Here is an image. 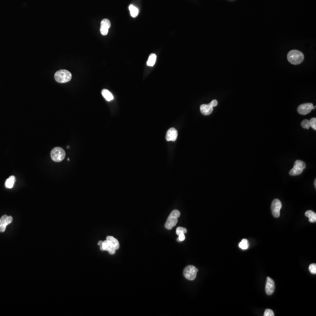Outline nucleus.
Segmentation results:
<instances>
[{
    "label": "nucleus",
    "instance_id": "obj_1",
    "mask_svg": "<svg viewBox=\"0 0 316 316\" xmlns=\"http://www.w3.org/2000/svg\"><path fill=\"white\" fill-rule=\"evenodd\" d=\"M287 60L292 64H299L304 60V55L297 50H292L287 54Z\"/></svg>",
    "mask_w": 316,
    "mask_h": 316
},
{
    "label": "nucleus",
    "instance_id": "obj_2",
    "mask_svg": "<svg viewBox=\"0 0 316 316\" xmlns=\"http://www.w3.org/2000/svg\"><path fill=\"white\" fill-rule=\"evenodd\" d=\"M72 78V74L67 70H60L54 74V78L57 82L65 83L69 82Z\"/></svg>",
    "mask_w": 316,
    "mask_h": 316
},
{
    "label": "nucleus",
    "instance_id": "obj_3",
    "mask_svg": "<svg viewBox=\"0 0 316 316\" xmlns=\"http://www.w3.org/2000/svg\"><path fill=\"white\" fill-rule=\"evenodd\" d=\"M51 158L56 162H60L63 161L66 156L65 151L60 147H56L51 151Z\"/></svg>",
    "mask_w": 316,
    "mask_h": 316
},
{
    "label": "nucleus",
    "instance_id": "obj_4",
    "mask_svg": "<svg viewBox=\"0 0 316 316\" xmlns=\"http://www.w3.org/2000/svg\"><path fill=\"white\" fill-rule=\"evenodd\" d=\"M306 168V164L303 161L297 160L295 161L293 167L289 172V174L291 176H297L302 174L303 170Z\"/></svg>",
    "mask_w": 316,
    "mask_h": 316
},
{
    "label": "nucleus",
    "instance_id": "obj_5",
    "mask_svg": "<svg viewBox=\"0 0 316 316\" xmlns=\"http://www.w3.org/2000/svg\"><path fill=\"white\" fill-rule=\"evenodd\" d=\"M197 272L198 269L196 267L192 265H189L185 267L183 274L187 279L189 281H193L196 277Z\"/></svg>",
    "mask_w": 316,
    "mask_h": 316
},
{
    "label": "nucleus",
    "instance_id": "obj_6",
    "mask_svg": "<svg viewBox=\"0 0 316 316\" xmlns=\"http://www.w3.org/2000/svg\"><path fill=\"white\" fill-rule=\"evenodd\" d=\"M282 205L281 201L279 199H275L272 201L271 205V210L273 215L278 218L280 216V211L282 209Z\"/></svg>",
    "mask_w": 316,
    "mask_h": 316
},
{
    "label": "nucleus",
    "instance_id": "obj_7",
    "mask_svg": "<svg viewBox=\"0 0 316 316\" xmlns=\"http://www.w3.org/2000/svg\"><path fill=\"white\" fill-rule=\"evenodd\" d=\"M313 109H314V106L312 103H304L298 107L297 111L301 115H307L311 112Z\"/></svg>",
    "mask_w": 316,
    "mask_h": 316
},
{
    "label": "nucleus",
    "instance_id": "obj_8",
    "mask_svg": "<svg viewBox=\"0 0 316 316\" xmlns=\"http://www.w3.org/2000/svg\"><path fill=\"white\" fill-rule=\"evenodd\" d=\"M275 285L273 280L271 277H267L266 279V283L265 286V292L267 295H271L275 291Z\"/></svg>",
    "mask_w": 316,
    "mask_h": 316
},
{
    "label": "nucleus",
    "instance_id": "obj_9",
    "mask_svg": "<svg viewBox=\"0 0 316 316\" xmlns=\"http://www.w3.org/2000/svg\"><path fill=\"white\" fill-rule=\"evenodd\" d=\"M100 249L101 251H108L110 254L112 255L116 252V249L112 246L111 243L108 240L103 241L102 245H100Z\"/></svg>",
    "mask_w": 316,
    "mask_h": 316
},
{
    "label": "nucleus",
    "instance_id": "obj_10",
    "mask_svg": "<svg viewBox=\"0 0 316 316\" xmlns=\"http://www.w3.org/2000/svg\"><path fill=\"white\" fill-rule=\"evenodd\" d=\"M177 131L175 128H170L166 134V139L167 141H176L177 138Z\"/></svg>",
    "mask_w": 316,
    "mask_h": 316
},
{
    "label": "nucleus",
    "instance_id": "obj_11",
    "mask_svg": "<svg viewBox=\"0 0 316 316\" xmlns=\"http://www.w3.org/2000/svg\"><path fill=\"white\" fill-rule=\"evenodd\" d=\"M111 26V22L108 19H104L101 22L100 32L102 35H107L108 29Z\"/></svg>",
    "mask_w": 316,
    "mask_h": 316
},
{
    "label": "nucleus",
    "instance_id": "obj_12",
    "mask_svg": "<svg viewBox=\"0 0 316 316\" xmlns=\"http://www.w3.org/2000/svg\"><path fill=\"white\" fill-rule=\"evenodd\" d=\"M178 222V219L176 217L169 216L165 223V228L167 229H171L175 227Z\"/></svg>",
    "mask_w": 316,
    "mask_h": 316
},
{
    "label": "nucleus",
    "instance_id": "obj_13",
    "mask_svg": "<svg viewBox=\"0 0 316 316\" xmlns=\"http://www.w3.org/2000/svg\"><path fill=\"white\" fill-rule=\"evenodd\" d=\"M213 111V107L209 104H202L200 106V111L204 116H209Z\"/></svg>",
    "mask_w": 316,
    "mask_h": 316
},
{
    "label": "nucleus",
    "instance_id": "obj_14",
    "mask_svg": "<svg viewBox=\"0 0 316 316\" xmlns=\"http://www.w3.org/2000/svg\"><path fill=\"white\" fill-rule=\"evenodd\" d=\"M305 215L309 218V221L312 223H316V214L315 212L311 210H308L305 213Z\"/></svg>",
    "mask_w": 316,
    "mask_h": 316
},
{
    "label": "nucleus",
    "instance_id": "obj_15",
    "mask_svg": "<svg viewBox=\"0 0 316 316\" xmlns=\"http://www.w3.org/2000/svg\"><path fill=\"white\" fill-rule=\"evenodd\" d=\"M101 93H102V96L108 101H110L114 99V97H113L112 93L110 92H109L107 89H103L101 92Z\"/></svg>",
    "mask_w": 316,
    "mask_h": 316
},
{
    "label": "nucleus",
    "instance_id": "obj_16",
    "mask_svg": "<svg viewBox=\"0 0 316 316\" xmlns=\"http://www.w3.org/2000/svg\"><path fill=\"white\" fill-rule=\"evenodd\" d=\"M15 182V177L14 176H11L6 180L5 182V187L8 189H11L14 187Z\"/></svg>",
    "mask_w": 316,
    "mask_h": 316
},
{
    "label": "nucleus",
    "instance_id": "obj_17",
    "mask_svg": "<svg viewBox=\"0 0 316 316\" xmlns=\"http://www.w3.org/2000/svg\"><path fill=\"white\" fill-rule=\"evenodd\" d=\"M106 240L109 241L111 243L112 246L116 249V250L118 249L120 247V244H119L118 240L117 239L114 238L112 236H108L106 238Z\"/></svg>",
    "mask_w": 316,
    "mask_h": 316
},
{
    "label": "nucleus",
    "instance_id": "obj_18",
    "mask_svg": "<svg viewBox=\"0 0 316 316\" xmlns=\"http://www.w3.org/2000/svg\"><path fill=\"white\" fill-rule=\"evenodd\" d=\"M156 60V55L155 54H151L147 61V65L149 66H153L155 63Z\"/></svg>",
    "mask_w": 316,
    "mask_h": 316
},
{
    "label": "nucleus",
    "instance_id": "obj_19",
    "mask_svg": "<svg viewBox=\"0 0 316 316\" xmlns=\"http://www.w3.org/2000/svg\"><path fill=\"white\" fill-rule=\"evenodd\" d=\"M129 10H130V11L131 15L132 17L135 18V17H136V16L138 15V13H139V10L136 8V7H135L134 5H130V6H129Z\"/></svg>",
    "mask_w": 316,
    "mask_h": 316
},
{
    "label": "nucleus",
    "instance_id": "obj_20",
    "mask_svg": "<svg viewBox=\"0 0 316 316\" xmlns=\"http://www.w3.org/2000/svg\"><path fill=\"white\" fill-rule=\"evenodd\" d=\"M239 247L241 249L246 250L249 248V243L247 239H243L238 245Z\"/></svg>",
    "mask_w": 316,
    "mask_h": 316
},
{
    "label": "nucleus",
    "instance_id": "obj_21",
    "mask_svg": "<svg viewBox=\"0 0 316 316\" xmlns=\"http://www.w3.org/2000/svg\"><path fill=\"white\" fill-rule=\"evenodd\" d=\"M302 126L303 128L309 130L310 128V124L309 120H303L302 122Z\"/></svg>",
    "mask_w": 316,
    "mask_h": 316
},
{
    "label": "nucleus",
    "instance_id": "obj_22",
    "mask_svg": "<svg viewBox=\"0 0 316 316\" xmlns=\"http://www.w3.org/2000/svg\"><path fill=\"white\" fill-rule=\"evenodd\" d=\"M309 271L311 273L313 274V275H316V263H311V265H310L309 267Z\"/></svg>",
    "mask_w": 316,
    "mask_h": 316
},
{
    "label": "nucleus",
    "instance_id": "obj_23",
    "mask_svg": "<svg viewBox=\"0 0 316 316\" xmlns=\"http://www.w3.org/2000/svg\"><path fill=\"white\" fill-rule=\"evenodd\" d=\"M180 211L177 210H174L173 211H172V212L169 215V216L170 217H176L177 219H178L180 217Z\"/></svg>",
    "mask_w": 316,
    "mask_h": 316
},
{
    "label": "nucleus",
    "instance_id": "obj_24",
    "mask_svg": "<svg viewBox=\"0 0 316 316\" xmlns=\"http://www.w3.org/2000/svg\"><path fill=\"white\" fill-rule=\"evenodd\" d=\"M187 233V229H185V228H183V227H178V228H177V229H176V233H177V235H179L180 233Z\"/></svg>",
    "mask_w": 316,
    "mask_h": 316
},
{
    "label": "nucleus",
    "instance_id": "obj_25",
    "mask_svg": "<svg viewBox=\"0 0 316 316\" xmlns=\"http://www.w3.org/2000/svg\"><path fill=\"white\" fill-rule=\"evenodd\" d=\"M310 121V126L312 127L313 129H314V130H316V118H311V120L309 121Z\"/></svg>",
    "mask_w": 316,
    "mask_h": 316
},
{
    "label": "nucleus",
    "instance_id": "obj_26",
    "mask_svg": "<svg viewBox=\"0 0 316 316\" xmlns=\"http://www.w3.org/2000/svg\"><path fill=\"white\" fill-rule=\"evenodd\" d=\"M8 216L7 215H4L2 216V217L0 219V224L1 225H5L7 226V224L6 223V220L7 219Z\"/></svg>",
    "mask_w": 316,
    "mask_h": 316
},
{
    "label": "nucleus",
    "instance_id": "obj_27",
    "mask_svg": "<svg viewBox=\"0 0 316 316\" xmlns=\"http://www.w3.org/2000/svg\"><path fill=\"white\" fill-rule=\"evenodd\" d=\"M264 316H274V313H273V311L271 310V309H266L265 313H264Z\"/></svg>",
    "mask_w": 316,
    "mask_h": 316
},
{
    "label": "nucleus",
    "instance_id": "obj_28",
    "mask_svg": "<svg viewBox=\"0 0 316 316\" xmlns=\"http://www.w3.org/2000/svg\"><path fill=\"white\" fill-rule=\"evenodd\" d=\"M185 239V233H180V234L179 235V238L177 239V241H179V242H180V241H183Z\"/></svg>",
    "mask_w": 316,
    "mask_h": 316
},
{
    "label": "nucleus",
    "instance_id": "obj_29",
    "mask_svg": "<svg viewBox=\"0 0 316 316\" xmlns=\"http://www.w3.org/2000/svg\"><path fill=\"white\" fill-rule=\"evenodd\" d=\"M209 104L211 107L214 108V107H216L217 106L218 102H217V101L216 100H213L211 102H210Z\"/></svg>",
    "mask_w": 316,
    "mask_h": 316
},
{
    "label": "nucleus",
    "instance_id": "obj_30",
    "mask_svg": "<svg viewBox=\"0 0 316 316\" xmlns=\"http://www.w3.org/2000/svg\"><path fill=\"white\" fill-rule=\"evenodd\" d=\"M12 220H13V218L11 216H8L7 220H6V223L7 225H8L12 222Z\"/></svg>",
    "mask_w": 316,
    "mask_h": 316
},
{
    "label": "nucleus",
    "instance_id": "obj_31",
    "mask_svg": "<svg viewBox=\"0 0 316 316\" xmlns=\"http://www.w3.org/2000/svg\"><path fill=\"white\" fill-rule=\"evenodd\" d=\"M7 227V225H1L0 224V232L3 233L5 231V229Z\"/></svg>",
    "mask_w": 316,
    "mask_h": 316
},
{
    "label": "nucleus",
    "instance_id": "obj_32",
    "mask_svg": "<svg viewBox=\"0 0 316 316\" xmlns=\"http://www.w3.org/2000/svg\"><path fill=\"white\" fill-rule=\"evenodd\" d=\"M102 243H103V241H99V242H98V245L100 246V245H102Z\"/></svg>",
    "mask_w": 316,
    "mask_h": 316
},
{
    "label": "nucleus",
    "instance_id": "obj_33",
    "mask_svg": "<svg viewBox=\"0 0 316 316\" xmlns=\"http://www.w3.org/2000/svg\"><path fill=\"white\" fill-rule=\"evenodd\" d=\"M314 186H315V187H316V180H315V181H314Z\"/></svg>",
    "mask_w": 316,
    "mask_h": 316
}]
</instances>
